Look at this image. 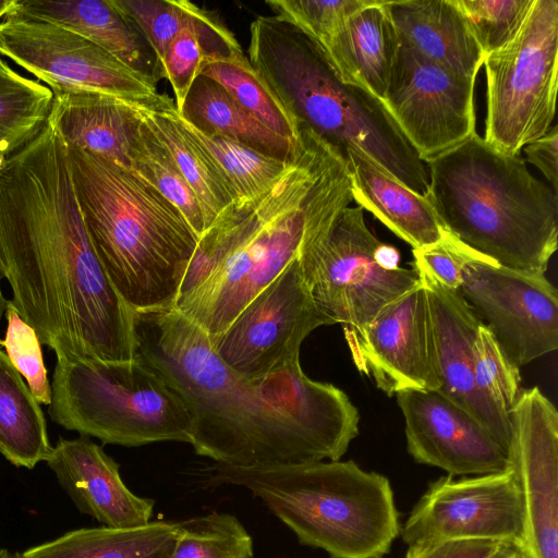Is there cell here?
Instances as JSON below:
<instances>
[{
	"label": "cell",
	"instance_id": "cell-15",
	"mask_svg": "<svg viewBox=\"0 0 558 558\" xmlns=\"http://www.w3.org/2000/svg\"><path fill=\"white\" fill-rule=\"evenodd\" d=\"M475 81L458 75L400 43L381 100L423 162L475 132Z\"/></svg>",
	"mask_w": 558,
	"mask_h": 558
},
{
	"label": "cell",
	"instance_id": "cell-23",
	"mask_svg": "<svg viewBox=\"0 0 558 558\" xmlns=\"http://www.w3.org/2000/svg\"><path fill=\"white\" fill-rule=\"evenodd\" d=\"M400 43L466 78L484 62L464 15L453 0L386 1Z\"/></svg>",
	"mask_w": 558,
	"mask_h": 558
},
{
	"label": "cell",
	"instance_id": "cell-38",
	"mask_svg": "<svg viewBox=\"0 0 558 558\" xmlns=\"http://www.w3.org/2000/svg\"><path fill=\"white\" fill-rule=\"evenodd\" d=\"M484 56L508 44L520 31L534 0H453Z\"/></svg>",
	"mask_w": 558,
	"mask_h": 558
},
{
	"label": "cell",
	"instance_id": "cell-31",
	"mask_svg": "<svg viewBox=\"0 0 558 558\" xmlns=\"http://www.w3.org/2000/svg\"><path fill=\"white\" fill-rule=\"evenodd\" d=\"M177 118L192 138L210 156L233 196V203L252 199L267 191L290 162L266 156L240 142L205 134L177 110Z\"/></svg>",
	"mask_w": 558,
	"mask_h": 558
},
{
	"label": "cell",
	"instance_id": "cell-27",
	"mask_svg": "<svg viewBox=\"0 0 558 558\" xmlns=\"http://www.w3.org/2000/svg\"><path fill=\"white\" fill-rule=\"evenodd\" d=\"M136 110L143 122L166 147L196 195L207 229L233 203V196L222 174L207 151L179 122L174 101L167 95L160 94L149 104L136 102Z\"/></svg>",
	"mask_w": 558,
	"mask_h": 558
},
{
	"label": "cell",
	"instance_id": "cell-42",
	"mask_svg": "<svg viewBox=\"0 0 558 558\" xmlns=\"http://www.w3.org/2000/svg\"><path fill=\"white\" fill-rule=\"evenodd\" d=\"M526 160L537 167L554 192L558 191V126L523 147Z\"/></svg>",
	"mask_w": 558,
	"mask_h": 558
},
{
	"label": "cell",
	"instance_id": "cell-41",
	"mask_svg": "<svg viewBox=\"0 0 558 558\" xmlns=\"http://www.w3.org/2000/svg\"><path fill=\"white\" fill-rule=\"evenodd\" d=\"M499 542L457 541L423 548H409L404 558H488Z\"/></svg>",
	"mask_w": 558,
	"mask_h": 558
},
{
	"label": "cell",
	"instance_id": "cell-5",
	"mask_svg": "<svg viewBox=\"0 0 558 558\" xmlns=\"http://www.w3.org/2000/svg\"><path fill=\"white\" fill-rule=\"evenodd\" d=\"M68 157L85 229L114 289L133 311L173 307L198 240L189 222L132 171L70 145Z\"/></svg>",
	"mask_w": 558,
	"mask_h": 558
},
{
	"label": "cell",
	"instance_id": "cell-11",
	"mask_svg": "<svg viewBox=\"0 0 558 558\" xmlns=\"http://www.w3.org/2000/svg\"><path fill=\"white\" fill-rule=\"evenodd\" d=\"M0 56L53 94L101 93L138 102L160 95L155 78L74 32L36 19L13 15L0 22Z\"/></svg>",
	"mask_w": 558,
	"mask_h": 558
},
{
	"label": "cell",
	"instance_id": "cell-14",
	"mask_svg": "<svg viewBox=\"0 0 558 558\" xmlns=\"http://www.w3.org/2000/svg\"><path fill=\"white\" fill-rule=\"evenodd\" d=\"M458 292L517 367L557 350L558 293L545 275L476 257L462 268Z\"/></svg>",
	"mask_w": 558,
	"mask_h": 558
},
{
	"label": "cell",
	"instance_id": "cell-17",
	"mask_svg": "<svg viewBox=\"0 0 558 558\" xmlns=\"http://www.w3.org/2000/svg\"><path fill=\"white\" fill-rule=\"evenodd\" d=\"M344 337L356 368L388 396L403 390H439L428 303L421 279L361 331Z\"/></svg>",
	"mask_w": 558,
	"mask_h": 558
},
{
	"label": "cell",
	"instance_id": "cell-8",
	"mask_svg": "<svg viewBox=\"0 0 558 558\" xmlns=\"http://www.w3.org/2000/svg\"><path fill=\"white\" fill-rule=\"evenodd\" d=\"M48 414L61 427L102 444L191 441L192 417L184 402L138 357L58 359Z\"/></svg>",
	"mask_w": 558,
	"mask_h": 558
},
{
	"label": "cell",
	"instance_id": "cell-7",
	"mask_svg": "<svg viewBox=\"0 0 558 558\" xmlns=\"http://www.w3.org/2000/svg\"><path fill=\"white\" fill-rule=\"evenodd\" d=\"M207 482L246 488L301 544L330 558H384L400 534L388 478L352 460L263 469L216 464Z\"/></svg>",
	"mask_w": 558,
	"mask_h": 558
},
{
	"label": "cell",
	"instance_id": "cell-37",
	"mask_svg": "<svg viewBox=\"0 0 558 558\" xmlns=\"http://www.w3.org/2000/svg\"><path fill=\"white\" fill-rule=\"evenodd\" d=\"M369 0H271L275 16L300 29L324 52L348 19Z\"/></svg>",
	"mask_w": 558,
	"mask_h": 558
},
{
	"label": "cell",
	"instance_id": "cell-26",
	"mask_svg": "<svg viewBox=\"0 0 558 558\" xmlns=\"http://www.w3.org/2000/svg\"><path fill=\"white\" fill-rule=\"evenodd\" d=\"M179 113L205 134L231 138L283 161H291L295 156L298 141L271 131L205 75L195 78Z\"/></svg>",
	"mask_w": 558,
	"mask_h": 558
},
{
	"label": "cell",
	"instance_id": "cell-16",
	"mask_svg": "<svg viewBox=\"0 0 558 558\" xmlns=\"http://www.w3.org/2000/svg\"><path fill=\"white\" fill-rule=\"evenodd\" d=\"M508 456L524 506L525 558H558V412L538 387L509 413Z\"/></svg>",
	"mask_w": 558,
	"mask_h": 558
},
{
	"label": "cell",
	"instance_id": "cell-3",
	"mask_svg": "<svg viewBox=\"0 0 558 558\" xmlns=\"http://www.w3.org/2000/svg\"><path fill=\"white\" fill-rule=\"evenodd\" d=\"M298 124L296 153L281 177L263 194L230 204L198 236L173 307L209 340L353 201L342 151Z\"/></svg>",
	"mask_w": 558,
	"mask_h": 558
},
{
	"label": "cell",
	"instance_id": "cell-1",
	"mask_svg": "<svg viewBox=\"0 0 558 558\" xmlns=\"http://www.w3.org/2000/svg\"><path fill=\"white\" fill-rule=\"evenodd\" d=\"M0 260L11 302L57 360L136 357L133 310L90 243L51 114L0 162Z\"/></svg>",
	"mask_w": 558,
	"mask_h": 558
},
{
	"label": "cell",
	"instance_id": "cell-33",
	"mask_svg": "<svg viewBox=\"0 0 558 558\" xmlns=\"http://www.w3.org/2000/svg\"><path fill=\"white\" fill-rule=\"evenodd\" d=\"M130 171L145 180L172 203L197 236L203 234L206 226L196 195L184 180L166 147L142 119L131 155Z\"/></svg>",
	"mask_w": 558,
	"mask_h": 558
},
{
	"label": "cell",
	"instance_id": "cell-34",
	"mask_svg": "<svg viewBox=\"0 0 558 558\" xmlns=\"http://www.w3.org/2000/svg\"><path fill=\"white\" fill-rule=\"evenodd\" d=\"M170 558H253V541L235 517L213 512L178 522Z\"/></svg>",
	"mask_w": 558,
	"mask_h": 558
},
{
	"label": "cell",
	"instance_id": "cell-22",
	"mask_svg": "<svg viewBox=\"0 0 558 558\" xmlns=\"http://www.w3.org/2000/svg\"><path fill=\"white\" fill-rule=\"evenodd\" d=\"M13 15L53 23L88 39L157 82L161 70L151 47L112 0H19ZM12 15V16H13Z\"/></svg>",
	"mask_w": 558,
	"mask_h": 558
},
{
	"label": "cell",
	"instance_id": "cell-19",
	"mask_svg": "<svg viewBox=\"0 0 558 558\" xmlns=\"http://www.w3.org/2000/svg\"><path fill=\"white\" fill-rule=\"evenodd\" d=\"M415 268V267H414ZM425 289L439 392L487 428L508 451L509 418L485 402L474 386L473 342L481 320L458 290L415 268Z\"/></svg>",
	"mask_w": 558,
	"mask_h": 558
},
{
	"label": "cell",
	"instance_id": "cell-25",
	"mask_svg": "<svg viewBox=\"0 0 558 558\" xmlns=\"http://www.w3.org/2000/svg\"><path fill=\"white\" fill-rule=\"evenodd\" d=\"M352 197L412 250L439 242L446 233L427 198L376 165L359 149L344 151Z\"/></svg>",
	"mask_w": 558,
	"mask_h": 558
},
{
	"label": "cell",
	"instance_id": "cell-47",
	"mask_svg": "<svg viewBox=\"0 0 558 558\" xmlns=\"http://www.w3.org/2000/svg\"><path fill=\"white\" fill-rule=\"evenodd\" d=\"M0 558H21L17 554H12L7 548H0Z\"/></svg>",
	"mask_w": 558,
	"mask_h": 558
},
{
	"label": "cell",
	"instance_id": "cell-6",
	"mask_svg": "<svg viewBox=\"0 0 558 558\" xmlns=\"http://www.w3.org/2000/svg\"><path fill=\"white\" fill-rule=\"evenodd\" d=\"M248 61L296 123L344 151L359 149L411 191L425 195L428 171L381 100L343 83L295 26L258 15L250 26Z\"/></svg>",
	"mask_w": 558,
	"mask_h": 558
},
{
	"label": "cell",
	"instance_id": "cell-32",
	"mask_svg": "<svg viewBox=\"0 0 558 558\" xmlns=\"http://www.w3.org/2000/svg\"><path fill=\"white\" fill-rule=\"evenodd\" d=\"M221 85L271 131L298 141V123L242 52L206 58L201 73Z\"/></svg>",
	"mask_w": 558,
	"mask_h": 558
},
{
	"label": "cell",
	"instance_id": "cell-36",
	"mask_svg": "<svg viewBox=\"0 0 558 558\" xmlns=\"http://www.w3.org/2000/svg\"><path fill=\"white\" fill-rule=\"evenodd\" d=\"M112 3L145 37L155 52L159 68L175 35L208 13L186 0H112Z\"/></svg>",
	"mask_w": 558,
	"mask_h": 558
},
{
	"label": "cell",
	"instance_id": "cell-43",
	"mask_svg": "<svg viewBox=\"0 0 558 558\" xmlns=\"http://www.w3.org/2000/svg\"><path fill=\"white\" fill-rule=\"evenodd\" d=\"M400 255L396 247L379 243L375 251V260L384 269L392 270L399 267Z\"/></svg>",
	"mask_w": 558,
	"mask_h": 558
},
{
	"label": "cell",
	"instance_id": "cell-13",
	"mask_svg": "<svg viewBox=\"0 0 558 558\" xmlns=\"http://www.w3.org/2000/svg\"><path fill=\"white\" fill-rule=\"evenodd\" d=\"M324 325L332 323L313 302L295 259L209 341L229 367L258 379L300 364L303 340Z\"/></svg>",
	"mask_w": 558,
	"mask_h": 558
},
{
	"label": "cell",
	"instance_id": "cell-39",
	"mask_svg": "<svg viewBox=\"0 0 558 558\" xmlns=\"http://www.w3.org/2000/svg\"><path fill=\"white\" fill-rule=\"evenodd\" d=\"M4 316L7 329L0 347L26 384L39 404L51 402V384L45 365L41 342L36 331L20 316L13 303L8 301Z\"/></svg>",
	"mask_w": 558,
	"mask_h": 558
},
{
	"label": "cell",
	"instance_id": "cell-45",
	"mask_svg": "<svg viewBox=\"0 0 558 558\" xmlns=\"http://www.w3.org/2000/svg\"><path fill=\"white\" fill-rule=\"evenodd\" d=\"M19 0H0V20L12 16L17 8Z\"/></svg>",
	"mask_w": 558,
	"mask_h": 558
},
{
	"label": "cell",
	"instance_id": "cell-21",
	"mask_svg": "<svg viewBox=\"0 0 558 558\" xmlns=\"http://www.w3.org/2000/svg\"><path fill=\"white\" fill-rule=\"evenodd\" d=\"M136 102L101 93L53 94L50 114L68 145L130 170L141 124Z\"/></svg>",
	"mask_w": 558,
	"mask_h": 558
},
{
	"label": "cell",
	"instance_id": "cell-12",
	"mask_svg": "<svg viewBox=\"0 0 558 558\" xmlns=\"http://www.w3.org/2000/svg\"><path fill=\"white\" fill-rule=\"evenodd\" d=\"M400 533L409 548L494 541L511 543L523 553L525 513L512 469L459 480L447 475L430 483Z\"/></svg>",
	"mask_w": 558,
	"mask_h": 558
},
{
	"label": "cell",
	"instance_id": "cell-30",
	"mask_svg": "<svg viewBox=\"0 0 558 558\" xmlns=\"http://www.w3.org/2000/svg\"><path fill=\"white\" fill-rule=\"evenodd\" d=\"M53 93L0 57V162L29 143L47 122Z\"/></svg>",
	"mask_w": 558,
	"mask_h": 558
},
{
	"label": "cell",
	"instance_id": "cell-40",
	"mask_svg": "<svg viewBox=\"0 0 558 558\" xmlns=\"http://www.w3.org/2000/svg\"><path fill=\"white\" fill-rule=\"evenodd\" d=\"M412 253L413 267L427 271L440 283L453 290L460 287L464 265L473 258L483 257L447 231L439 242L412 250Z\"/></svg>",
	"mask_w": 558,
	"mask_h": 558
},
{
	"label": "cell",
	"instance_id": "cell-24",
	"mask_svg": "<svg viewBox=\"0 0 558 558\" xmlns=\"http://www.w3.org/2000/svg\"><path fill=\"white\" fill-rule=\"evenodd\" d=\"M400 39L385 0L354 12L322 52L338 77L383 100Z\"/></svg>",
	"mask_w": 558,
	"mask_h": 558
},
{
	"label": "cell",
	"instance_id": "cell-4",
	"mask_svg": "<svg viewBox=\"0 0 558 558\" xmlns=\"http://www.w3.org/2000/svg\"><path fill=\"white\" fill-rule=\"evenodd\" d=\"M425 165L424 196L448 233L496 265L545 274L557 250L558 196L525 160L475 133Z\"/></svg>",
	"mask_w": 558,
	"mask_h": 558
},
{
	"label": "cell",
	"instance_id": "cell-46",
	"mask_svg": "<svg viewBox=\"0 0 558 558\" xmlns=\"http://www.w3.org/2000/svg\"><path fill=\"white\" fill-rule=\"evenodd\" d=\"M3 279H4V271H3L2 264L0 260V325H1L2 317L4 316L5 308H7L8 301H9L4 298V295L2 293L1 283H2Z\"/></svg>",
	"mask_w": 558,
	"mask_h": 558
},
{
	"label": "cell",
	"instance_id": "cell-35",
	"mask_svg": "<svg viewBox=\"0 0 558 558\" xmlns=\"http://www.w3.org/2000/svg\"><path fill=\"white\" fill-rule=\"evenodd\" d=\"M473 379L481 398L509 418L520 392V368L504 353L494 335L480 324L473 342Z\"/></svg>",
	"mask_w": 558,
	"mask_h": 558
},
{
	"label": "cell",
	"instance_id": "cell-18",
	"mask_svg": "<svg viewBox=\"0 0 558 558\" xmlns=\"http://www.w3.org/2000/svg\"><path fill=\"white\" fill-rule=\"evenodd\" d=\"M405 422L407 448L422 464L448 475H484L511 469L508 451L466 411L437 391L396 393Z\"/></svg>",
	"mask_w": 558,
	"mask_h": 558
},
{
	"label": "cell",
	"instance_id": "cell-20",
	"mask_svg": "<svg viewBox=\"0 0 558 558\" xmlns=\"http://www.w3.org/2000/svg\"><path fill=\"white\" fill-rule=\"evenodd\" d=\"M46 463L76 509L102 526L130 529L150 522L154 501L134 495L119 464L89 437H59Z\"/></svg>",
	"mask_w": 558,
	"mask_h": 558
},
{
	"label": "cell",
	"instance_id": "cell-28",
	"mask_svg": "<svg viewBox=\"0 0 558 558\" xmlns=\"http://www.w3.org/2000/svg\"><path fill=\"white\" fill-rule=\"evenodd\" d=\"M178 522L156 521L130 529H78L31 547L21 558H170Z\"/></svg>",
	"mask_w": 558,
	"mask_h": 558
},
{
	"label": "cell",
	"instance_id": "cell-29",
	"mask_svg": "<svg viewBox=\"0 0 558 558\" xmlns=\"http://www.w3.org/2000/svg\"><path fill=\"white\" fill-rule=\"evenodd\" d=\"M52 450L44 412L22 375L0 350V454L34 469Z\"/></svg>",
	"mask_w": 558,
	"mask_h": 558
},
{
	"label": "cell",
	"instance_id": "cell-44",
	"mask_svg": "<svg viewBox=\"0 0 558 558\" xmlns=\"http://www.w3.org/2000/svg\"><path fill=\"white\" fill-rule=\"evenodd\" d=\"M488 558H525L520 548L511 543H499Z\"/></svg>",
	"mask_w": 558,
	"mask_h": 558
},
{
	"label": "cell",
	"instance_id": "cell-10",
	"mask_svg": "<svg viewBox=\"0 0 558 558\" xmlns=\"http://www.w3.org/2000/svg\"><path fill=\"white\" fill-rule=\"evenodd\" d=\"M380 241L360 206L347 207L329 233L299 255L302 279L317 308L344 336L361 331L388 304L420 282L417 270H387L375 260Z\"/></svg>",
	"mask_w": 558,
	"mask_h": 558
},
{
	"label": "cell",
	"instance_id": "cell-9",
	"mask_svg": "<svg viewBox=\"0 0 558 558\" xmlns=\"http://www.w3.org/2000/svg\"><path fill=\"white\" fill-rule=\"evenodd\" d=\"M484 141L518 156L544 136L556 113L558 1L534 0L518 34L485 56Z\"/></svg>",
	"mask_w": 558,
	"mask_h": 558
},
{
	"label": "cell",
	"instance_id": "cell-2",
	"mask_svg": "<svg viewBox=\"0 0 558 558\" xmlns=\"http://www.w3.org/2000/svg\"><path fill=\"white\" fill-rule=\"evenodd\" d=\"M136 357L179 395L192 417L190 444L217 464L263 469L338 461L359 435L348 395L301 364L248 379L214 351L174 307L133 311Z\"/></svg>",
	"mask_w": 558,
	"mask_h": 558
}]
</instances>
